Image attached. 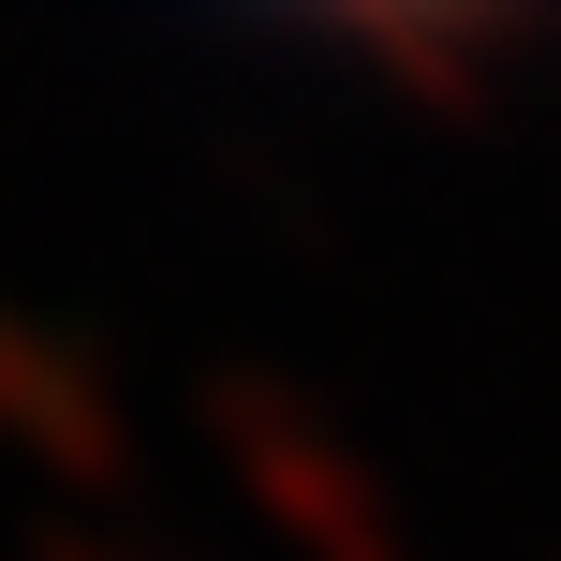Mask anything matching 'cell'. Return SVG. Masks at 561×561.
Segmentation results:
<instances>
[{
	"mask_svg": "<svg viewBox=\"0 0 561 561\" xmlns=\"http://www.w3.org/2000/svg\"><path fill=\"white\" fill-rule=\"evenodd\" d=\"M0 444H45V458H89V473H104V399H89L75 355H45L15 310H0Z\"/></svg>",
	"mask_w": 561,
	"mask_h": 561,
	"instance_id": "cell-2",
	"label": "cell"
},
{
	"mask_svg": "<svg viewBox=\"0 0 561 561\" xmlns=\"http://www.w3.org/2000/svg\"><path fill=\"white\" fill-rule=\"evenodd\" d=\"M59 561H75V547H59Z\"/></svg>",
	"mask_w": 561,
	"mask_h": 561,
	"instance_id": "cell-3",
	"label": "cell"
},
{
	"mask_svg": "<svg viewBox=\"0 0 561 561\" xmlns=\"http://www.w3.org/2000/svg\"><path fill=\"white\" fill-rule=\"evenodd\" d=\"M222 428H237V458H252V503L280 517V533H310L325 561H399L385 503L355 488V458H340V444H325V428H310L280 385H222Z\"/></svg>",
	"mask_w": 561,
	"mask_h": 561,
	"instance_id": "cell-1",
	"label": "cell"
}]
</instances>
